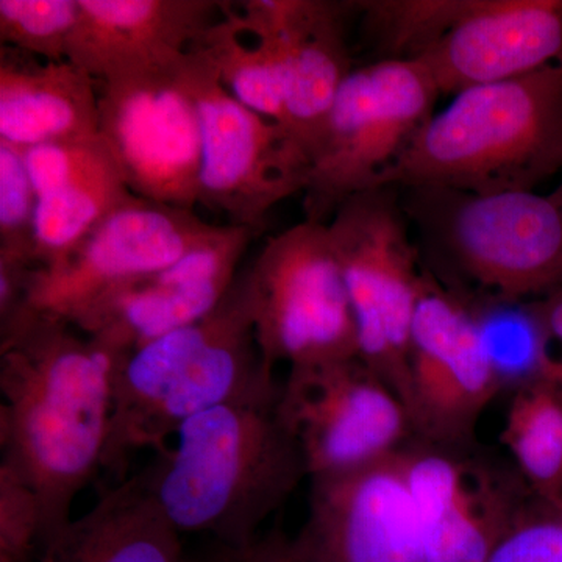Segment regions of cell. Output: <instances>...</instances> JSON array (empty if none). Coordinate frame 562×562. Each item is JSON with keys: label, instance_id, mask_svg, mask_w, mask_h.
I'll return each instance as SVG.
<instances>
[{"label": "cell", "instance_id": "1", "mask_svg": "<svg viewBox=\"0 0 562 562\" xmlns=\"http://www.w3.org/2000/svg\"><path fill=\"white\" fill-rule=\"evenodd\" d=\"M124 358L27 308L0 328V464L38 497L41 547L72 519L74 502L105 469Z\"/></svg>", "mask_w": 562, "mask_h": 562}, {"label": "cell", "instance_id": "2", "mask_svg": "<svg viewBox=\"0 0 562 562\" xmlns=\"http://www.w3.org/2000/svg\"><path fill=\"white\" fill-rule=\"evenodd\" d=\"M277 401L227 403L192 417L138 473L181 535L213 536L241 557L308 479Z\"/></svg>", "mask_w": 562, "mask_h": 562}, {"label": "cell", "instance_id": "3", "mask_svg": "<svg viewBox=\"0 0 562 562\" xmlns=\"http://www.w3.org/2000/svg\"><path fill=\"white\" fill-rule=\"evenodd\" d=\"M279 392L258 347L241 269L213 312L121 361L103 471L120 475L133 454L165 452L199 414L227 403L276 402Z\"/></svg>", "mask_w": 562, "mask_h": 562}, {"label": "cell", "instance_id": "4", "mask_svg": "<svg viewBox=\"0 0 562 562\" xmlns=\"http://www.w3.org/2000/svg\"><path fill=\"white\" fill-rule=\"evenodd\" d=\"M562 172V65L480 85L416 132L375 187L535 191Z\"/></svg>", "mask_w": 562, "mask_h": 562}, {"label": "cell", "instance_id": "5", "mask_svg": "<svg viewBox=\"0 0 562 562\" xmlns=\"http://www.w3.org/2000/svg\"><path fill=\"white\" fill-rule=\"evenodd\" d=\"M422 268L443 286L508 301L562 294V202L552 194L401 188Z\"/></svg>", "mask_w": 562, "mask_h": 562}, {"label": "cell", "instance_id": "6", "mask_svg": "<svg viewBox=\"0 0 562 562\" xmlns=\"http://www.w3.org/2000/svg\"><path fill=\"white\" fill-rule=\"evenodd\" d=\"M327 225L353 313L358 358L408 409L409 353L424 268L401 188L358 192Z\"/></svg>", "mask_w": 562, "mask_h": 562}, {"label": "cell", "instance_id": "7", "mask_svg": "<svg viewBox=\"0 0 562 562\" xmlns=\"http://www.w3.org/2000/svg\"><path fill=\"white\" fill-rule=\"evenodd\" d=\"M255 335L269 369L358 358V336L327 224L272 236L246 268Z\"/></svg>", "mask_w": 562, "mask_h": 562}, {"label": "cell", "instance_id": "8", "mask_svg": "<svg viewBox=\"0 0 562 562\" xmlns=\"http://www.w3.org/2000/svg\"><path fill=\"white\" fill-rule=\"evenodd\" d=\"M439 95L416 60H375L351 70L313 151L305 220L328 224L344 202L372 190L430 120Z\"/></svg>", "mask_w": 562, "mask_h": 562}, {"label": "cell", "instance_id": "9", "mask_svg": "<svg viewBox=\"0 0 562 562\" xmlns=\"http://www.w3.org/2000/svg\"><path fill=\"white\" fill-rule=\"evenodd\" d=\"M187 72L201 122L199 203L260 232L273 206L303 194L312 157L280 124L236 101L201 52H190Z\"/></svg>", "mask_w": 562, "mask_h": 562}, {"label": "cell", "instance_id": "10", "mask_svg": "<svg viewBox=\"0 0 562 562\" xmlns=\"http://www.w3.org/2000/svg\"><path fill=\"white\" fill-rule=\"evenodd\" d=\"M191 52V50H190ZM171 65L98 81L99 132L136 198L194 210L202 135L188 55Z\"/></svg>", "mask_w": 562, "mask_h": 562}, {"label": "cell", "instance_id": "11", "mask_svg": "<svg viewBox=\"0 0 562 562\" xmlns=\"http://www.w3.org/2000/svg\"><path fill=\"white\" fill-rule=\"evenodd\" d=\"M277 414L301 449L308 480L360 471L414 439L405 403L360 358L290 368Z\"/></svg>", "mask_w": 562, "mask_h": 562}, {"label": "cell", "instance_id": "12", "mask_svg": "<svg viewBox=\"0 0 562 562\" xmlns=\"http://www.w3.org/2000/svg\"><path fill=\"white\" fill-rule=\"evenodd\" d=\"M502 391L464 297L424 269L409 353L414 439L472 447L480 419Z\"/></svg>", "mask_w": 562, "mask_h": 562}, {"label": "cell", "instance_id": "13", "mask_svg": "<svg viewBox=\"0 0 562 562\" xmlns=\"http://www.w3.org/2000/svg\"><path fill=\"white\" fill-rule=\"evenodd\" d=\"M402 453L425 562H487L538 501L517 471L509 473L471 447L413 439Z\"/></svg>", "mask_w": 562, "mask_h": 562}, {"label": "cell", "instance_id": "14", "mask_svg": "<svg viewBox=\"0 0 562 562\" xmlns=\"http://www.w3.org/2000/svg\"><path fill=\"white\" fill-rule=\"evenodd\" d=\"M213 227L194 210L133 195L63 260L33 269L25 308L72 325L103 295L179 260Z\"/></svg>", "mask_w": 562, "mask_h": 562}, {"label": "cell", "instance_id": "15", "mask_svg": "<svg viewBox=\"0 0 562 562\" xmlns=\"http://www.w3.org/2000/svg\"><path fill=\"white\" fill-rule=\"evenodd\" d=\"M257 233L241 225H214L179 260L92 303L72 322L74 327L128 357L146 344L202 319L231 290Z\"/></svg>", "mask_w": 562, "mask_h": 562}, {"label": "cell", "instance_id": "16", "mask_svg": "<svg viewBox=\"0 0 562 562\" xmlns=\"http://www.w3.org/2000/svg\"><path fill=\"white\" fill-rule=\"evenodd\" d=\"M403 449L331 479L310 480L295 549L308 562H425Z\"/></svg>", "mask_w": 562, "mask_h": 562}, {"label": "cell", "instance_id": "17", "mask_svg": "<svg viewBox=\"0 0 562 562\" xmlns=\"http://www.w3.org/2000/svg\"><path fill=\"white\" fill-rule=\"evenodd\" d=\"M416 61L441 95L562 65V0H472Z\"/></svg>", "mask_w": 562, "mask_h": 562}, {"label": "cell", "instance_id": "18", "mask_svg": "<svg viewBox=\"0 0 562 562\" xmlns=\"http://www.w3.org/2000/svg\"><path fill=\"white\" fill-rule=\"evenodd\" d=\"M254 16L258 35L286 49L281 127L313 157L336 95L355 69L347 27L358 18V0H258Z\"/></svg>", "mask_w": 562, "mask_h": 562}, {"label": "cell", "instance_id": "19", "mask_svg": "<svg viewBox=\"0 0 562 562\" xmlns=\"http://www.w3.org/2000/svg\"><path fill=\"white\" fill-rule=\"evenodd\" d=\"M222 14L216 0H79L68 58L95 81L171 65Z\"/></svg>", "mask_w": 562, "mask_h": 562}, {"label": "cell", "instance_id": "20", "mask_svg": "<svg viewBox=\"0 0 562 562\" xmlns=\"http://www.w3.org/2000/svg\"><path fill=\"white\" fill-rule=\"evenodd\" d=\"M99 132L98 81L69 60L0 46V140L24 150Z\"/></svg>", "mask_w": 562, "mask_h": 562}, {"label": "cell", "instance_id": "21", "mask_svg": "<svg viewBox=\"0 0 562 562\" xmlns=\"http://www.w3.org/2000/svg\"><path fill=\"white\" fill-rule=\"evenodd\" d=\"M35 562H190L181 532L138 475L122 480L41 547Z\"/></svg>", "mask_w": 562, "mask_h": 562}, {"label": "cell", "instance_id": "22", "mask_svg": "<svg viewBox=\"0 0 562 562\" xmlns=\"http://www.w3.org/2000/svg\"><path fill=\"white\" fill-rule=\"evenodd\" d=\"M195 50L205 55L222 87L247 109L283 124L286 49L279 40L254 35L236 21L228 2Z\"/></svg>", "mask_w": 562, "mask_h": 562}, {"label": "cell", "instance_id": "23", "mask_svg": "<svg viewBox=\"0 0 562 562\" xmlns=\"http://www.w3.org/2000/svg\"><path fill=\"white\" fill-rule=\"evenodd\" d=\"M133 195L113 157L40 195L35 214L36 268L63 260Z\"/></svg>", "mask_w": 562, "mask_h": 562}, {"label": "cell", "instance_id": "24", "mask_svg": "<svg viewBox=\"0 0 562 562\" xmlns=\"http://www.w3.org/2000/svg\"><path fill=\"white\" fill-rule=\"evenodd\" d=\"M460 294L503 390L512 386L514 392L547 379L554 350L543 301Z\"/></svg>", "mask_w": 562, "mask_h": 562}, {"label": "cell", "instance_id": "25", "mask_svg": "<svg viewBox=\"0 0 562 562\" xmlns=\"http://www.w3.org/2000/svg\"><path fill=\"white\" fill-rule=\"evenodd\" d=\"M503 446L539 501L562 505V391L541 380L513 392Z\"/></svg>", "mask_w": 562, "mask_h": 562}, {"label": "cell", "instance_id": "26", "mask_svg": "<svg viewBox=\"0 0 562 562\" xmlns=\"http://www.w3.org/2000/svg\"><path fill=\"white\" fill-rule=\"evenodd\" d=\"M472 0H358L376 60H416L464 18Z\"/></svg>", "mask_w": 562, "mask_h": 562}, {"label": "cell", "instance_id": "27", "mask_svg": "<svg viewBox=\"0 0 562 562\" xmlns=\"http://www.w3.org/2000/svg\"><path fill=\"white\" fill-rule=\"evenodd\" d=\"M79 21V0H0L2 46L65 61Z\"/></svg>", "mask_w": 562, "mask_h": 562}, {"label": "cell", "instance_id": "28", "mask_svg": "<svg viewBox=\"0 0 562 562\" xmlns=\"http://www.w3.org/2000/svg\"><path fill=\"white\" fill-rule=\"evenodd\" d=\"M36 203L22 150L0 140V260L36 268Z\"/></svg>", "mask_w": 562, "mask_h": 562}, {"label": "cell", "instance_id": "29", "mask_svg": "<svg viewBox=\"0 0 562 562\" xmlns=\"http://www.w3.org/2000/svg\"><path fill=\"white\" fill-rule=\"evenodd\" d=\"M43 538L35 492L9 465L0 464V557L35 562Z\"/></svg>", "mask_w": 562, "mask_h": 562}, {"label": "cell", "instance_id": "30", "mask_svg": "<svg viewBox=\"0 0 562 562\" xmlns=\"http://www.w3.org/2000/svg\"><path fill=\"white\" fill-rule=\"evenodd\" d=\"M22 155L38 198L113 157L101 135L40 144Z\"/></svg>", "mask_w": 562, "mask_h": 562}, {"label": "cell", "instance_id": "31", "mask_svg": "<svg viewBox=\"0 0 562 562\" xmlns=\"http://www.w3.org/2000/svg\"><path fill=\"white\" fill-rule=\"evenodd\" d=\"M487 562H562V524L558 509L535 501Z\"/></svg>", "mask_w": 562, "mask_h": 562}, {"label": "cell", "instance_id": "32", "mask_svg": "<svg viewBox=\"0 0 562 562\" xmlns=\"http://www.w3.org/2000/svg\"><path fill=\"white\" fill-rule=\"evenodd\" d=\"M246 562H308L295 549L292 539L281 535H271L260 539L254 547L241 554Z\"/></svg>", "mask_w": 562, "mask_h": 562}, {"label": "cell", "instance_id": "33", "mask_svg": "<svg viewBox=\"0 0 562 562\" xmlns=\"http://www.w3.org/2000/svg\"><path fill=\"white\" fill-rule=\"evenodd\" d=\"M543 305H546V316L550 333H552L553 344H560L562 347V294L546 299ZM546 380L562 391V353L554 355Z\"/></svg>", "mask_w": 562, "mask_h": 562}, {"label": "cell", "instance_id": "34", "mask_svg": "<svg viewBox=\"0 0 562 562\" xmlns=\"http://www.w3.org/2000/svg\"><path fill=\"white\" fill-rule=\"evenodd\" d=\"M552 195H553V198H557L558 201L562 202V179H561V183L558 184L557 190H554L552 192Z\"/></svg>", "mask_w": 562, "mask_h": 562}, {"label": "cell", "instance_id": "35", "mask_svg": "<svg viewBox=\"0 0 562 562\" xmlns=\"http://www.w3.org/2000/svg\"><path fill=\"white\" fill-rule=\"evenodd\" d=\"M0 562H13V561L9 560V558L0 557Z\"/></svg>", "mask_w": 562, "mask_h": 562}, {"label": "cell", "instance_id": "36", "mask_svg": "<svg viewBox=\"0 0 562 562\" xmlns=\"http://www.w3.org/2000/svg\"><path fill=\"white\" fill-rule=\"evenodd\" d=\"M558 514H560V519L562 524V505L560 506V508H558Z\"/></svg>", "mask_w": 562, "mask_h": 562}, {"label": "cell", "instance_id": "37", "mask_svg": "<svg viewBox=\"0 0 562 562\" xmlns=\"http://www.w3.org/2000/svg\"><path fill=\"white\" fill-rule=\"evenodd\" d=\"M236 562H246V561H244L241 557H236Z\"/></svg>", "mask_w": 562, "mask_h": 562}]
</instances>
